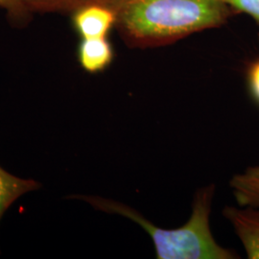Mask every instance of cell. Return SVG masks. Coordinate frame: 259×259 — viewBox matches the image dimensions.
<instances>
[{
	"label": "cell",
	"instance_id": "cell-1",
	"mask_svg": "<svg viewBox=\"0 0 259 259\" xmlns=\"http://www.w3.org/2000/svg\"><path fill=\"white\" fill-rule=\"evenodd\" d=\"M115 26L133 48L168 46L234 16L225 0H110Z\"/></svg>",
	"mask_w": 259,
	"mask_h": 259
},
{
	"label": "cell",
	"instance_id": "cell-3",
	"mask_svg": "<svg viewBox=\"0 0 259 259\" xmlns=\"http://www.w3.org/2000/svg\"><path fill=\"white\" fill-rule=\"evenodd\" d=\"M244 207L227 206L223 214L232 224L248 258L259 259V208Z\"/></svg>",
	"mask_w": 259,
	"mask_h": 259
},
{
	"label": "cell",
	"instance_id": "cell-10",
	"mask_svg": "<svg viewBox=\"0 0 259 259\" xmlns=\"http://www.w3.org/2000/svg\"><path fill=\"white\" fill-rule=\"evenodd\" d=\"M247 80L253 100L259 104V60L250 64L247 72Z\"/></svg>",
	"mask_w": 259,
	"mask_h": 259
},
{
	"label": "cell",
	"instance_id": "cell-11",
	"mask_svg": "<svg viewBox=\"0 0 259 259\" xmlns=\"http://www.w3.org/2000/svg\"><path fill=\"white\" fill-rule=\"evenodd\" d=\"M0 7L7 10L10 15L16 18L24 16L28 11L22 0H0Z\"/></svg>",
	"mask_w": 259,
	"mask_h": 259
},
{
	"label": "cell",
	"instance_id": "cell-5",
	"mask_svg": "<svg viewBox=\"0 0 259 259\" xmlns=\"http://www.w3.org/2000/svg\"><path fill=\"white\" fill-rule=\"evenodd\" d=\"M78 59L85 71L100 72L111 65L112 47L106 37L83 38L78 50Z\"/></svg>",
	"mask_w": 259,
	"mask_h": 259
},
{
	"label": "cell",
	"instance_id": "cell-6",
	"mask_svg": "<svg viewBox=\"0 0 259 259\" xmlns=\"http://www.w3.org/2000/svg\"><path fill=\"white\" fill-rule=\"evenodd\" d=\"M233 195L240 206L259 208V165L249 167L231 181Z\"/></svg>",
	"mask_w": 259,
	"mask_h": 259
},
{
	"label": "cell",
	"instance_id": "cell-12",
	"mask_svg": "<svg viewBox=\"0 0 259 259\" xmlns=\"http://www.w3.org/2000/svg\"><path fill=\"white\" fill-rule=\"evenodd\" d=\"M258 41H259V33H258Z\"/></svg>",
	"mask_w": 259,
	"mask_h": 259
},
{
	"label": "cell",
	"instance_id": "cell-7",
	"mask_svg": "<svg viewBox=\"0 0 259 259\" xmlns=\"http://www.w3.org/2000/svg\"><path fill=\"white\" fill-rule=\"evenodd\" d=\"M37 188V182L14 176L0 167V220L10 205L20 196Z\"/></svg>",
	"mask_w": 259,
	"mask_h": 259
},
{
	"label": "cell",
	"instance_id": "cell-4",
	"mask_svg": "<svg viewBox=\"0 0 259 259\" xmlns=\"http://www.w3.org/2000/svg\"><path fill=\"white\" fill-rule=\"evenodd\" d=\"M73 24L83 38L106 37L115 24V16L106 4H91L75 11Z\"/></svg>",
	"mask_w": 259,
	"mask_h": 259
},
{
	"label": "cell",
	"instance_id": "cell-8",
	"mask_svg": "<svg viewBox=\"0 0 259 259\" xmlns=\"http://www.w3.org/2000/svg\"><path fill=\"white\" fill-rule=\"evenodd\" d=\"M28 10L36 12H75L91 4H107L110 0H22Z\"/></svg>",
	"mask_w": 259,
	"mask_h": 259
},
{
	"label": "cell",
	"instance_id": "cell-9",
	"mask_svg": "<svg viewBox=\"0 0 259 259\" xmlns=\"http://www.w3.org/2000/svg\"><path fill=\"white\" fill-rule=\"evenodd\" d=\"M228 6L237 14H247L259 25V0H225Z\"/></svg>",
	"mask_w": 259,
	"mask_h": 259
},
{
	"label": "cell",
	"instance_id": "cell-2",
	"mask_svg": "<svg viewBox=\"0 0 259 259\" xmlns=\"http://www.w3.org/2000/svg\"><path fill=\"white\" fill-rule=\"evenodd\" d=\"M215 187L205 186L198 190L194 197L190 219L179 229L166 230L154 226L135 209L117 202L97 197H82L96 208L118 213L138 223L150 234L158 259H234L233 250L223 248L213 238L209 227Z\"/></svg>",
	"mask_w": 259,
	"mask_h": 259
}]
</instances>
